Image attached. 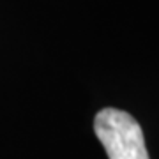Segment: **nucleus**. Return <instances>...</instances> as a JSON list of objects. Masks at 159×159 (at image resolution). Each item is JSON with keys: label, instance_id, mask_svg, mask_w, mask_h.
<instances>
[{"label": "nucleus", "instance_id": "obj_1", "mask_svg": "<svg viewBox=\"0 0 159 159\" xmlns=\"http://www.w3.org/2000/svg\"><path fill=\"white\" fill-rule=\"evenodd\" d=\"M94 131L110 159H150L142 127L127 111L101 110L94 120Z\"/></svg>", "mask_w": 159, "mask_h": 159}]
</instances>
